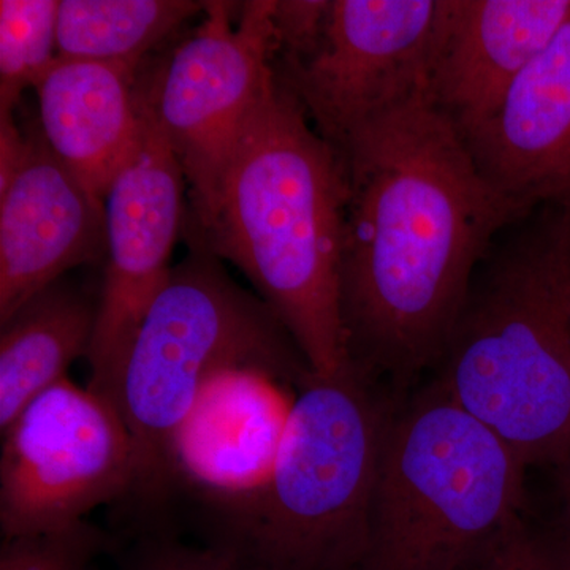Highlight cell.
Masks as SVG:
<instances>
[{"mask_svg":"<svg viewBox=\"0 0 570 570\" xmlns=\"http://www.w3.org/2000/svg\"><path fill=\"white\" fill-rule=\"evenodd\" d=\"M337 156L348 362L371 381L412 384L438 365L498 236L534 209L487 183L428 86L371 119Z\"/></svg>","mask_w":570,"mask_h":570,"instance_id":"6da1fadb","label":"cell"},{"mask_svg":"<svg viewBox=\"0 0 570 570\" xmlns=\"http://www.w3.org/2000/svg\"><path fill=\"white\" fill-rule=\"evenodd\" d=\"M344 206L341 157L276 73L212 206L184 225L193 246L245 273L322 377L351 365L341 311Z\"/></svg>","mask_w":570,"mask_h":570,"instance_id":"7a4b0ae2","label":"cell"},{"mask_svg":"<svg viewBox=\"0 0 570 570\" xmlns=\"http://www.w3.org/2000/svg\"><path fill=\"white\" fill-rule=\"evenodd\" d=\"M434 371L528 468L570 452V202L498 236Z\"/></svg>","mask_w":570,"mask_h":570,"instance_id":"3957f363","label":"cell"},{"mask_svg":"<svg viewBox=\"0 0 570 570\" xmlns=\"http://www.w3.org/2000/svg\"><path fill=\"white\" fill-rule=\"evenodd\" d=\"M527 469L431 381L390 422L363 570H466L523 521Z\"/></svg>","mask_w":570,"mask_h":570,"instance_id":"277c9868","label":"cell"},{"mask_svg":"<svg viewBox=\"0 0 570 570\" xmlns=\"http://www.w3.org/2000/svg\"><path fill=\"white\" fill-rule=\"evenodd\" d=\"M348 365L298 390L261 509L225 547L262 570H363L393 414Z\"/></svg>","mask_w":570,"mask_h":570,"instance_id":"5b68a950","label":"cell"},{"mask_svg":"<svg viewBox=\"0 0 570 570\" xmlns=\"http://www.w3.org/2000/svg\"><path fill=\"white\" fill-rule=\"evenodd\" d=\"M239 362L313 374L275 313L236 285L219 257L193 246L142 318L116 387L132 438L134 493L157 498L168 489L171 439L205 382Z\"/></svg>","mask_w":570,"mask_h":570,"instance_id":"8992f818","label":"cell"},{"mask_svg":"<svg viewBox=\"0 0 570 570\" xmlns=\"http://www.w3.org/2000/svg\"><path fill=\"white\" fill-rule=\"evenodd\" d=\"M273 3L206 2L194 33L138 75L154 124L189 184L186 219L212 206L239 140L275 85Z\"/></svg>","mask_w":570,"mask_h":570,"instance_id":"52a82bcc","label":"cell"},{"mask_svg":"<svg viewBox=\"0 0 570 570\" xmlns=\"http://www.w3.org/2000/svg\"><path fill=\"white\" fill-rule=\"evenodd\" d=\"M2 433V538L59 530L135 487L132 438L107 396L62 379Z\"/></svg>","mask_w":570,"mask_h":570,"instance_id":"ba28073f","label":"cell"},{"mask_svg":"<svg viewBox=\"0 0 570 570\" xmlns=\"http://www.w3.org/2000/svg\"><path fill=\"white\" fill-rule=\"evenodd\" d=\"M141 134L104 197L107 253L86 362L88 387L115 403L124 362L142 318L170 277L186 225V176L142 99ZM116 404V403H115Z\"/></svg>","mask_w":570,"mask_h":570,"instance_id":"9c48e42d","label":"cell"},{"mask_svg":"<svg viewBox=\"0 0 570 570\" xmlns=\"http://www.w3.org/2000/svg\"><path fill=\"white\" fill-rule=\"evenodd\" d=\"M442 0H332L317 50L276 66L335 151L371 119L428 86Z\"/></svg>","mask_w":570,"mask_h":570,"instance_id":"30bf717a","label":"cell"},{"mask_svg":"<svg viewBox=\"0 0 570 570\" xmlns=\"http://www.w3.org/2000/svg\"><path fill=\"white\" fill-rule=\"evenodd\" d=\"M313 374L265 362L224 366L205 382L171 439L168 487L181 483L232 513L234 542L261 509L295 397Z\"/></svg>","mask_w":570,"mask_h":570,"instance_id":"8fae6325","label":"cell"},{"mask_svg":"<svg viewBox=\"0 0 570 570\" xmlns=\"http://www.w3.org/2000/svg\"><path fill=\"white\" fill-rule=\"evenodd\" d=\"M24 130L20 168L0 187V322L107 253L102 198L56 157L39 119H29Z\"/></svg>","mask_w":570,"mask_h":570,"instance_id":"7c38bea8","label":"cell"},{"mask_svg":"<svg viewBox=\"0 0 570 570\" xmlns=\"http://www.w3.org/2000/svg\"><path fill=\"white\" fill-rule=\"evenodd\" d=\"M569 17L570 0H442L428 77L431 102L468 137Z\"/></svg>","mask_w":570,"mask_h":570,"instance_id":"4fadbf2b","label":"cell"},{"mask_svg":"<svg viewBox=\"0 0 570 570\" xmlns=\"http://www.w3.org/2000/svg\"><path fill=\"white\" fill-rule=\"evenodd\" d=\"M463 140L498 193L531 209L570 202V17Z\"/></svg>","mask_w":570,"mask_h":570,"instance_id":"5bb4252c","label":"cell"},{"mask_svg":"<svg viewBox=\"0 0 570 570\" xmlns=\"http://www.w3.org/2000/svg\"><path fill=\"white\" fill-rule=\"evenodd\" d=\"M140 70L58 58L36 86L45 141L102 200L140 138Z\"/></svg>","mask_w":570,"mask_h":570,"instance_id":"9a60e30c","label":"cell"},{"mask_svg":"<svg viewBox=\"0 0 570 570\" xmlns=\"http://www.w3.org/2000/svg\"><path fill=\"white\" fill-rule=\"evenodd\" d=\"M99 294L66 276L0 322V431L91 348Z\"/></svg>","mask_w":570,"mask_h":570,"instance_id":"2e32d148","label":"cell"},{"mask_svg":"<svg viewBox=\"0 0 570 570\" xmlns=\"http://www.w3.org/2000/svg\"><path fill=\"white\" fill-rule=\"evenodd\" d=\"M205 9L193 0H59L58 58L140 70Z\"/></svg>","mask_w":570,"mask_h":570,"instance_id":"e0dca14e","label":"cell"},{"mask_svg":"<svg viewBox=\"0 0 570 570\" xmlns=\"http://www.w3.org/2000/svg\"><path fill=\"white\" fill-rule=\"evenodd\" d=\"M59 0L0 2V112L17 110L58 59Z\"/></svg>","mask_w":570,"mask_h":570,"instance_id":"ac0fdd59","label":"cell"},{"mask_svg":"<svg viewBox=\"0 0 570 570\" xmlns=\"http://www.w3.org/2000/svg\"><path fill=\"white\" fill-rule=\"evenodd\" d=\"M104 542L102 532L86 520L59 530L2 538L0 570H89Z\"/></svg>","mask_w":570,"mask_h":570,"instance_id":"d6986e66","label":"cell"},{"mask_svg":"<svg viewBox=\"0 0 570 570\" xmlns=\"http://www.w3.org/2000/svg\"><path fill=\"white\" fill-rule=\"evenodd\" d=\"M332 0H275L273 29L276 66H295L309 58L321 45Z\"/></svg>","mask_w":570,"mask_h":570,"instance_id":"ffe728a7","label":"cell"},{"mask_svg":"<svg viewBox=\"0 0 570 570\" xmlns=\"http://www.w3.org/2000/svg\"><path fill=\"white\" fill-rule=\"evenodd\" d=\"M553 469V504L542 530L534 532L551 570H570V452L550 464Z\"/></svg>","mask_w":570,"mask_h":570,"instance_id":"44dd1931","label":"cell"},{"mask_svg":"<svg viewBox=\"0 0 570 570\" xmlns=\"http://www.w3.org/2000/svg\"><path fill=\"white\" fill-rule=\"evenodd\" d=\"M466 570H551L524 521L490 547Z\"/></svg>","mask_w":570,"mask_h":570,"instance_id":"7402d4cb","label":"cell"},{"mask_svg":"<svg viewBox=\"0 0 570 570\" xmlns=\"http://www.w3.org/2000/svg\"><path fill=\"white\" fill-rule=\"evenodd\" d=\"M145 570H262L247 564L234 551L216 546L208 549L160 546L146 554Z\"/></svg>","mask_w":570,"mask_h":570,"instance_id":"603a6c76","label":"cell"}]
</instances>
